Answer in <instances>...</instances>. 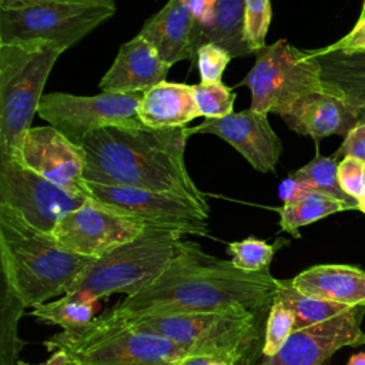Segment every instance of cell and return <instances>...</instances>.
<instances>
[{"label":"cell","mask_w":365,"mask_h":365,"mask_svg":"<svg viewBox=\"0 0 365 365\" xmlns=\"http://www.w3.org/2000/svg\"><path fill=\"white\" fill-rule=\"evenodd\" d=\"M277 288L278 279L269 269H238L231 261L210 255L200 244L187 241L182 252L155 281L125 297L110 312L125 321L217 311L261 315L271 307Z\"/></svg>","instance_id":"1"},{"label":"cell","mask_w":365,"mask_h":365,"mask_svg":"<svg viewBox=\"0 0 365 365\" xmlns=\"http://www.w3.org/2000/svg\"><path fill=\"white\" fill-rule=\"evenodd\" d=\"M187 127L150 128L140 120L108 125L87 135L84 180L174 194L210 211L204 192L185 165Z\"/></svg>","instance_id":"2"},{"label":"cell","mask_w":365,"mask_h":365,"mask_svg":"<svg viewBox=\"0 0 365 365\" xmlns=\"http://www.w3.org/2000/svg\"><path fill=\"white\" fill-rule=\"evenodd\" d=\"M93 259L67 251L50 234L0 205L1 282L26 308L67 294Z\"/></svg>","instance_id":"3"},{"label":"cell","mask_w":365,"mask_h":365,"mask_svg":"<svg viewBox=\"0 0 365 365\" xmlns=\"http://www.w3.org/2000/svg\"><path fill=\"white\" fill-rule=\"evenodd\" d=\"M64 51L48 43L0 44V160L21 163L43 88Z\"/></svg>","instance_id":"4"},{"label":"cell","mask_w":365,"mask_h":365,"mask_svg":"<svg viewBox=\"0 0 365 365\" xmlns=\"http://www.w3.org/2000/svg\"><path fill=\"white\" fill-rule=\"evenodd\" d=\"M44 346L50 352L63 351L70 365H177L188 355L177 344L110 311L80 329L54 334Z\"/></svg>","instance_id":"5"},{"label":"cell","mask_w":365,"mask_h":365,"mask_svg":"<svg viewBox=\"0 0 365 365\" xmlns=\"http://www.w3.org/2000/svg\"><path fill=\"white\" fill-rule=\"evenodd\" d=\"M185 245L182 234L150 225L133 241L94 258L68 292L96 301L111 294L131 297L155 281Z\"/></svg>","instance_id":"6"},{"label":"cell","mask_w":365,"mask_h":365,"mask_svg":"<svg viewBox=\"0 0 365 365\" xmlns=\"http://www.w3.org/2000/svg\"><path fill=\"white\" fill-rule=\"evenodd\" d=\"M258 319L259 315L254 312L217 311L127 322L177 344L188 355L241 365L251 358L259 342Z\"/></svg>","instance_id":"7"},{"label":"cell","mask_w":365,"mask_h":365,"mask_svg":"<svg viewBox=\"0 0 365 365\" xmlns=\"http://www.w3.org/2000/svg\"><path fill=\"white\" fill-rule=\"evenodd\" d=\"M255 56L254 66L237 84L250 88V108L281 115L301 97L325 91L319 61L311 50H299L285 38H279Z\"/></svg>","instance_id":"8"},{"label":"cell","mask_w":365,"mask_h":365,"mask_svg":"<svg viewBox=\"0 0 365 365\" xmlns=\"http://www.w3.org/2000/svg\"><path fill=\"white\" fill-rule=\"evenodd\" d=\"M114 13L115 6L77 3L0 9V44L48 43L67 50Z\"/></svg>","instance_id":"9"},{"label":"cell","mask_w":365,"mask_h":365,"mask_svg":"<svg viewBox=\"0 0 365 365\" xmlns=\"http://www.w3.org/2000/svg\"><path fill=\"white\" fill-rule=\"evenodd\" d=\"M143 93H106L74 96L50 93L43 96L37 114L71 143L81 145L94 131L117 124L138 121V106Z\"/></svg>","instance_id":"10"},{"label":"cell","mask_w":365,"mask_h":365,"mask_svg":"<svg viewBox=\"0 0 365 365\" xmlns=\"http://www.w3.org/2000/svg\"><path fill=\"white\" fill-rule=\"evenodd\" d=\"M87 197L66 190L16 160H0V205L13 210L29 225L50 234Z\"/></svg>","instance_id":"11"},{"label":"cell","mask_w":365,"mask_h":365,"mask_svg":"<svg viewBox=\"0 0 365 365\" xmlns=\"http://www.w3.org/2000/svg\"><path fill=\"white\" fill-rule=\"evenodd\" d=\"M86 184L88 198L148 225L182 235H205L208 232L210 211L188 198L133 187L103 185L88 181Z\"/></svg>","instance_id":"12"},{"label":"cell","mask_w":365,"mask_h":365,"mask_svg":"<svg viewBox=\"0 0 365 365\" xmlns=\"http://www.w3.org/2000/svg\"><path fill=\"white\" fill-rule=\"evenodd\" d=\"M150 227L141 220L118 212L94 200L66 214L51 237L70 252L100 258L114 248L133 241Z\"/></svg>","instance_id":"13"},{"label":"cell","mask_w":365,"mask_h":365,"mask_svg":"<svg viewBox=\"0 0 365 365\" xmlns=\"http://www.w3.org/2000/svg\"><path fill=\"white\" fill-rule=\"evenodd\" d=\"M362 314L364 307H354L328 321L294 331L279 352L264 358L259 365H328L338 349L365 345Z\"/></svg>","instance_id":"14"},{"label":"cell","mask_w":365,"mask_h":365,"mask_svg":"<svg viewBox=\"0 0 365 365\" xmlns=\"http://www.w3.org/2000/svg\"><path fill=\"white\" fill-rule=\"evenodd\" d=\"M21 164L76 194H87L86 153L51 125L31 127L21 148Z\"/></svg>","instance_id":"15"},{"label":"cell","mask_w":365,"mask_h":365,"mask_svg":"<svg viewBox=\"0 0 365 365\" xmlns=\"http://www.w3.org/2000/svg\"><path fill=\"white\" fill-rule=\"evenodd\" d=\"M188 135L214 134L232 145L257 171L272 173L282 154V143L268 121V114L247 108L221 118H205L187 128Z\"/></svg>","instance_id":"16"},{"label":"cell","mask_w":365,"mask_h":365,"mask_svg":"<svg viewBox=\"0 0 365 365\" xmlns=\"http://www.w3.org/2000/svg\"><path fill=\"white\" fill-rule=\"evenodd\" d=\"M170 68L155 47L137 34L120 47L98 87L106 93H144L165 81Z\"/></svg>","instance_id":"17"},{"label":"cell","mask_w":365,"mask_h":365,"mask_svg":"<svg viewBox=\"0 0 365 365\" xmlns=\"http://www.w3.org/2000/svg\"><path fill=\"white\" fill-rule=\"evenodd\" d=\"M292 131L321 140L332 134H348L361 115L344 100L327 91H314L297 100L281 114Z\"/></svg>","instance_id":"18"},{"label":"cell","mask_w":365,"mask_h":365,"mask_svg":"<svg viewBox=\"0 0 365 365\" xmlns=\"http://www.w3.org/2000/svg\"><path fill=\"white\" fill-rule=\"evenodd\" d=\"M192 33L194 19L190 0H168L160 11L144 23L138 34L155 47L168 66H174L197 56Z\"/></svg>","instance_id":"19"},{"label":"cell","mask_w":365,"mask_h":365,"mask_svg":"<svg viewBox=\"0 0 365 365\" xmlns=\"http://www.w3.org/2000/svg\"><path fill=\"white\" fill-rule=\"evenodd\" d=\"M302 294L341 304L365 305V271L352 265L321 264L301 271L291 279Z\"/></svg>","instance_id":"20"},{"label":"cell","mask_w":365,"mask_h":365,"mask_svg":"<svg viewBox=\"0 0 365 365\" xmlns=\"http://www.w3.org/2000/svg\"><path fill=\"white\" fill-rule=\"evenodd\" d=\"M137 115L150 128L184 127L202 117L194 97V86L168 81L143 93Z\"/></svg>","instance_id":"21"},{"label":"cell","mask_w":365,"mask_h":365,"mask_svg":"<svg viewBox=\"0 0 365 365\" xmlns=\"http://www.w3.org/2000/svg\"><path fill=\"white\" fill-rule=\"evenodd\" d=\"M311 51L319 61L324 90L344 100L361 115V121H365V50Z\"/></svg>","instance_id":"22"},{"label":"cell","mask_w":365,"mask_h":365,"mask_svg":"<svg viewBox=\"0 0 365 365\" xmlns=\"http://www.w3.org/2000/svg\"><path fill=\"white\" fill-rule=\"evenodd\" d=\"M245 0H217L214 23L201 36L198 47L215 43L224 47L232 57L251 54L244 38Z\"/></svg>","instance_id":"23"},{"label":"cell","mask_w":365,"mask_h":365,"mask_svg":"<svg viewBox=\"0 0 365 365\" xmlns=\"http://www.w3.org/2000/svg\"><path fill=\"white\" fill-rule=\"evenodd\" d=\"M352 210L348 204L338 201L317 190H309L297 200L284 204L279 212V225L284 231L298 237V230L331 214Z\"/></svg>","instance_id":"24"},{"label":"cell","mask_w":365,"mask_h":365,"mask_svg":"<svg viewBox=\"0 0 365 365\" xmlns=\"http://www.w3.org/2000/svg\"><path fill=\"white\" fill-rule=\"evenodd\" d=\"M274 299L281 301L294 312V331L321 324L354 308L305 295L292 285L291 279H278V288Z\"/></svg>","instance_id":"25"},{"label":"cell","mask_w":365,"mask_h":365,"mask_svg":"<svg viewBox=\"0 0 365 365\" xmlns=\"http://www.w3.org/2000/svg\"><path fill=\"white\" fill-rule=\"evenodd\" d=\"M96 309V299L67 292L51 302L31 308L30 315L46 324L58 325L63 331H74L88 325L94 319Z\"/></svg>","instance_id":"26"},{"label":"cell","mask_w":365,"mask_h":365,"mask_svg":"<svg viewBox=\"0 0 365 365\" xmlns=\"http://www.w3.org/2000/svg\"><path fill=\"white\" fill-rule=\"evenodd\" d=\"M24 308V304L1 282L0 365H19V354L23 348V341L17 331Z\"/></svg>","instance_id":"27"},{"label":"cell","mask_w":365,"mask_h":365,"mask_svg":"<svg viewBox=\"0 0 365 365\" xmlns=\"http://www.w3.org/2000/svg\"><path fill=\"white\" fill-rule=\"evenodd\" d=\"M338 164L334 157L315 155L308 164L292 173L298 178L311 185L312 190L324 192L338 201L348 204L352 210H358V201L349 197L339 185L338 181Z\"/></svg>","instance_id":"28"},{"label":"cell","mask_w":365,"mask_h":365,"mask_svg":"<svg viewBox=\"0 0 365 365\" xmlns=\"http://www.w3.org/2000/svg\"><path fill=\"white\" fill-rule=\"evenodd\" d=\"M275 251V245L254 237H248L242 241H234L227 245V252L231 255L234 267L247 272L268 269Z\"/></svg>","instance_id":"29"},{"label":"cell","mask_w":365,"mask_h":365,"mask_svg":"<svg viewBox=\"0 0 365 365\" xmlns=\"http://www.w3.org/2000/svg\"><path fill=\"white\" fill-rule=\"evenodd\" d=\"M294 325V312L281 301L274 299L267 317L264 344L261 348V354L264 358L272 356L279 352V349L292 335Z\"/></svg>","instance_id":"30"},{"label":"cell","mask_w":365,"mask_h":365,"mask_svg":"<svg viewBox=\"0 0 365 365\" xmlns=\"http://www.w3.org/2000/svg\"><path fill=\"white\" fill-rule=\"evenodd\" d=\"M272 20L271 0H245L244 38L251 50L257 53L264 48L265 37Z\"/></svg>","instance_id":"31"},{"label":"cell","mask_w":365,"mask_h":365,"mask_svg":"<svg viewBox=\"0 0 365 365\" xmlns=\"http://www.w3.org/2000/svg\"><path fill=\"white\" fill-rule=\"evenodd\" d=\"M194 97L201 115L205 118H221L234 113L235 94L221 81L194 86Z\"/></svg>","instance_id":"32"},{"label":"cell","mask_w":365,"mask_h":365,"mask_svg":"<svg viewBox=\"0 0 365 365\" xmlns=\"http://www.w3.org/2000/svg\"><path fill=\"white\" fill-rule=\"evenodd\" d=\"M232 56L224 47L215 43H207L197 50V67L201 83H218L230 64Z\"/></svg>","instance_id":"33"},{"label":"cell","mask_w":365,"mask_h":365,"mask_svg":"<svg viewBox=\"0 0 365 365\" xmlns=\"http://www.w3.org/2000/svg\"><path fill=\"white\" fill-rule=\"evenodd\" d=\"M338 181L349 197L358 200L365 192V161L345 155L338 164Z\"/></svg>","instance_id":"34"},{"label":"cell","mask_w":365,"mask_h":365,"mask_svg":"<svg viewBox=\"0 0 365 365\" xmlns=\"http://www.w3.org/2000/svg\"><path fill=\"white\" fill-rule=\"evenodd\" d=\"M325 51H361L365 50V14L359 16L356 24L352 27V30L344 36L342 38L336 40L335 43L322 47Z\"/></svg>","instance_id":"35"},{"label":"cell","mask_w":365,"mask_h":365,"mask_svg":"<svg viewBox=\"0 0 365 365\" xmlns=\"http://www.w3.org/2000/svg\"><path fill=\"white\" fill-rule=\"evenodd\" d=\"M352 155L365 161V121L358 123L346 135L341 147L335 151L334 158Z\"/></svg>","instance_id":"36"},{"label":"cell","mask_w":365,"mask_h":365,"mask_svg":"<svg viewBox=\"0 0 365 365\" xmlns=\"http://www.w3.org/2000/svg\"><path fill=\"white\" fill-rule=\"evenodd\" d=\"M309 190H312V188H311V185L308 182H305L304 180H301L297 175L291 174L288 178H285L279 184L278 195L282 200V202L287 204V202H291V201L297 200L298 197H301L302 194H305Z\"/></svg>","instance_id":"37"},{"label":"cell","mask_w":365,"mask_h":365,"mask_svg":"<svg viewBox=\"0 0 365 365\" xmlns=\"http://www.w3.org/2000/svg\"><path fill=\"white\" fill-rule=\"evenodd\" d=\"M47 3H77V4H96V6H115L114 0H0V9H14L33 4Z\"/></svg>","instance_id":"38"},{"label":"cell","mask_w":365,"mask_h":365,"mask_svg":"<svg viewBox=\"0 0 365 365\" xmlns=\"http://www.w3.org/2000/svg\"><path fill=\"white\" fill-rule=\"evenodd\" d=\"M177 365H211V358L200 355H187Z\"/></svg>","instance_id":"39"},{"label":"cell","mask_w":365,"mask_h":365,"mask_svg":"<svg viewBox=\"0 0 365 365\" xmlns=\"http://www.w3.org/2000/svg\"><path fill=\"white\" fill-rule=\"evenodd\" d=\"M43 365H70V361L63 351H53Z\"/></svg>","instance_id":"40"},{"label":"cell","mask_w":365,"mask_h":365,"mask_svg":"<svg viewBox=\"0 0 365 365\" xmlns=\"http://www.w3.org/2000/svg\"><path fill=\"white\" fill-rule=\"evenodd\" d=\"M346 365H365V352H359V354L352 355Z\"/></svg>","instance_id":"41"},{"label":"cell","mask_w":365,"mask_h":365,"mask_svg":"<svg viewBox=\"0 0 365 365\" xmlns=\"http://www.w3.org/2000/svg\"><path fill=\"white\" fill-rule=\"evenodd\" d=\"M356 201H358V210L365 214V192Z\"/></svg>","instance_id":"42"},{"label":"cell","mask_w":365,"mask_h":365,"mask_svg":"<svg viewBox=\"0 0 365 365\" xmlns=\"http://www.w3.org/2000/svg\"><path fill=\"white\" fill-rule=\"evenodd\" d=\"M362 14H365V1H364V6H362V10H361L359 16H362Z\"/></svg>","instance_id":"43"},{"label":"cell","mask_w":365,"mask_h":365,"mask_svg":"<svg viewBox=\"0 0 365 365\" xmlns=\"http://www.w3.org/2000/svg\"><path fill=\"white\" fill-rule=\"evenodd\" d=\"M364 1H365V0H364Z\"/></svg>","instance_id":"44"}]
</instances>
